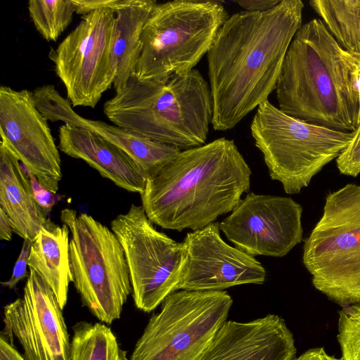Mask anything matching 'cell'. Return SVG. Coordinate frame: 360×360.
Returning <instances> with one entry per match:
<instances>
[{"instance_id":"cell-1","label":"cell","mask_w":360,"mask_h":360,"mask_svg":"<svg viewBox=\"0 0 360 360\" xmlns=\"http://www.w3.org/2000/svg\"><path fill=\"white\" fill-rule=\"evenodd\" d=\"M304 7L301 0H281L268 11L236 13L221 26L207 53L214 130L233 128L268 101Z\"/></svg>"},{"instance_id":"cell-2","label":"cell","mask_w":360,"mask_h":360,"mask_svg":"<svg viewBox=\"0 0 360 360\" xmlns=\"http://www.w3.org/2000/svg\"><path fill=\"white\" fill-rule=\"evenodd\" d=\"M251 169L235 142L219 138L183 150L140 193L148 218L162 229H201L231 212L250 191Z\"/></svg>"},{"instance_id":"cell-3","label":"cell","mask_w":360,"mask_h":360,"mask_svg":"<svg viewBox=\"0 0 360 360\" xmlns=\"http://www.w3.org/2000/svg\"><path fill=\"white\" fill-rule=\"evenodd\" d=\"M359 64L321 19L308 21L285 55L275 89L278 108L311 124L354 131L359 125L354 72Z\"/></svg>"},{"instance_id":"cell-4","label":"cell","mask_w":360,"mask_h":360,"mask_svg":"<svg viewBox=\"0 0 360 360\" xmlns=\"http://www.w3.org/2000/svg\"><path fill=\"white\" fill-rule=\"evenodd\" d=\"M103 112L118 127L186 150L205 144L212 119L210 88L196 69L163 81L132 75L104 103Z\"/></svg>"},{"instance_id":"cell-5","label":"cell","mask_w":360,"mask_h":360,"mask_svg":"<svg viewBox=\"0 0 360 360\" xmlns=\"http://www.w3.org/2000/svg\"><path fill=\"white\" fill-rule=\"evenodd\" d=\"M302 262L314 287L342 307L360 302V186L328 193L304 240Z\"/></svg>"},{"instance_id":"cell-6","label":"cell","mask_w":360,"mask_h":360,"mask_svg":"<svg viewBox=\"0 0 360 360\" xmlns=\"http://www.w3.org/2000/svg\"><path fill=\"white\" fill-rule=\"evenodd\" d=\"M228 18L224 7L215 1L157 4L143 27L134 75L141 80L163 81L194 69Z\"/></svg>"},{"instance_id":"cell-7","label":"cell","mask_w":360,"mask_h":360,"mask_svg":"<svg viewBox=\"0 0 360 360\" xmlns=\"http://www.w3.org/2000/svg\"><path fill=\"white\" fill-rule=\"evenodd\" d=\"M272 180L287 194H298L312 178L347 148L354 131L345 132L290 116L269 101L259 105L250 126Z\"/></svg>"},{"instance_id":"cell-8","label":"cell","mask_w":360,"mask_h":360,"mask_svg":"<svg viewBox=\"0 0 360 360\" xmlns=\"http://www.w3.org/2000/svg\"><path fill=\"white\" fill-rule=\"evenodd\" d=\"M60 220L70 231L73 283L81 301L101 323L111 324L132 292L124 250L112 229L91 215L65 208Z\"/></svg>"},{"instance_id":"cell-9","label":"cell","mask_w":360,"mask_h":360,"mask_svg":"<svg viewBox=\"0 0 360 360\" xmlns=\"http://www.w3.org/2000/svg\"><path fill=\"white\" fill-rule=\"evenodd\" d=\"M225 290H180L148 320L129 360H199L227 321Z\"/></svg>"},{"instance_id":"cell-10","label":"cell","mask_w":360,"mask_h":360,"mask_svg":"<svg viewBox=\"0 0 360 360\" xmlns=\"http://www.w3.org/2000/svg\"><path fill=\"white\" fill-rule=\"evenodd\" d=\"M110 226L124 250L134 304L149 313L179 290L186 262L184 244L158 231L142 205L132 204Z\"/></svg>"},{"instance_id":"cell-11","label":"cell","mask_w":360,"mask_h":360,"mask_svg":"<svg viewBox=\"0 0 360 360\" xmlns=\"http://www.w3.org/2000/svg\"><path fill=\"white\" fill-rule=\"evenodd\" d=\"M115 21L112 9L92 11L82 15L76 27L50 51L56 73L74 107L95 108L113 85Z\"/></svg>"},{"instance_id":"cell-12","label":"cell","mask_w":360,"mask_h":360,"mask_svg":"<svg viewBox=\"0 0 360 360\" xmlns=\"http://www.w3.org/2000/svg\"><path fill=\"white\" fill-rule=\"evenodd\" d=\"M302 212L290 197L251 192L219 226L236 248L248 255L282 257L303 240Z\"/></svg>"},{"instance_id":"cell-13","label":"cell","mask_w":360,"mask_h":360,"mask_svg":"<svg viewBox=\"0 0 360 360\" xmlns=\"http://www.w3.org/2000/svg\"><path fill=\"white\" fill-rule=\"evenodd\" d=\"M4 334L16 338L26 360H70L71 340L63 309L47 283L32 269L19 297L4 307Z\"/></svg>"},{"instance_id":"cell-14","label":"cell","mask_w":360,"mask_h":360,"mask_svg":"<svg viewBox=\"0 0 360 360\" xmlns=\"http://www.w3.org/2000/svg\"><path fill=\"white\" fill-rule=\"evenodd\" d=\"M0 135L20 162L48 191L56 193L62 179L61 160L32 92L0 88Z\"/></svg>"},{"instance_id":"cell-15","label":"cell","mask_w":360,"mask_h":360,"mask_svg":"<svg viewBox=\"0 0 360 360\" xmlns=\"http://www.w3.org/2000/svg\"><path fill=\"white\" fill-rule=\"evenodd\" d=\"M186 262L179 290H223L244 284H263L266 273L253 256L228 245L219 223L187 233Z\"/></svg>"},{"instance_id":"cell-16","label":"cell","mask_w":360,"mask_h":360,"mask_svg":"<svg viewBox=\"0 0 360 360\" xmlns=\"http://www.w3.org/2000/svg\"><path fill=\"white\" fill-rule=\"evenodd\" d=\"M38 110L47 120L86 128L117 146L130 156L147 179L155 176L181 150L155 141L133 131L101 120L86 119L77 114L69 100L52 84L37 87L32 92Z\"/></svg>"},{"instance_id":"cell-17","label":"cell","mask_w":360,"mask_h":360,"mask_svg":"<svg viewBox=\"0 0 360 360\" xmlns=\"http://www.w3.org/2000/svg\"><path fill=\"white\" fill-rule=\"evenodd\" d=\"M293 335L276 314L249 321H226L199 360H294Z\"/></svg>"},{"instance_id":"cell-18","label":"cell","mask_w":360,"mask_h":360,"mask_svg":"<svg viewBox=\"0 0 360 360\" xmlns=\"http://www.w3.org/2000/svg\"><path fill=\"white\" fill-rule=\"evenodd\" d=\"M59 149L67 155L81 159L116 186L141 193L147 179L122 149L88 129L64 124L59 129Z\"/></svg>"},{"instance_id":"cell-19","label":"cell","mask_w":360,"mask_h":360,"mask_svg":"<svg viewBox=\"0 0 360 360\" xmlns=\"http://www.w3.org/2000/svg\"><path fill=\"white\" fill-rule=\"evenodd\" d=\"M0 208L9 217L13 232L23 239L34 240L51 220L36 200L30 179L8 146L0 143Z\"/></svg>"},{"instance_id":"cell-20","label":"cell","mask_w":360,"mask_h":360,"mask_svg":"<svg viewBox=\"0 0 360 360\" xmlns=\"http://www.w3.org/2000/svg\"><path fill=\"white\" fill-rule=\"evenodd\" d=\"M69 228L51 221L39 231L32 242L29 269L39 274L54 292L63 309L69 286L74 282L70 258Z\"/></svg>"},{"instance_id":"cell-21","label":"cell","mask_w":360,"mask_h":360,"mask_svg":"<svg viewBox=\"0 0 360 360\" xmlns=\"http://www.w3.org/2000/svg\"><path fill=\"white\" fill-rule=\"evenodd\" d=\"M157 2L153 0H120L114 10L115 43L113 53L116 91L134 75L141 51V33L145 22Z\"/></svg>"},{"instance_id":"cell-22","label":"cell","mask_w":360,"mask_h":360,"mask_svg":"<svg viewBox=\"0 0 360 360\" xmlns=\"http://www.w3.org/2000/svg\"><path fill=\"white\" fill-rule=\"evenodd\" d=\"M309 4L340 46L360 59V0H311Z\"/></svg>"},{"instance_id":"cell-23","label":"cell","mask_w":360,"mask_h":360,"mask_svg":"<svg viewBox=\"0 0 360 360\" xmlns=\"http://www.w3.org/2000/svg\"><path fill=\"white\" fill-rule=\"evenodd\" d=\"M72 328L70 360H129L105 323L81 321Z\"/></svg>"},{"instance_id":"cell-24","label":"cell","mask_w":360,"mask_h":360,"mask_svg":"<svg viewBox=\"0 0 360 360\" xmlns=\"http://www.w3.org/2000/svg\"><path fill=\"white\" fill-rule=\"evenodd\" d=\"M28 11L41 35L56 41L72 22L75 8L72 0H30Z\"/></svg>"},{"instance_id":"cell-25","label":"cell","mask_w":360,"mask_h":360,"mask_svg":"<svg viewBox=\"0 0 360 360\" xmlns=\"http://www.w3.org/2000/svg\"><path fill=\"white\" fill-rule=\"evenodd\" d=\"M341 360H360V302L342 307L338 311Z\"/></svg>"},{"instance_id":"cell-26","label":"cell","mask_w":360,"mask_h":360,"mask_svg":"<svg viewBox=\"0 0 360 360\" xmlns=\"http://www.w3.org/2000/svg\"><path fill=\"white\" fill-rule=\"evenodd\" d=\"M336 166L345 176L356 177L360 174V124L350 143L336 158Z\"/></svg>"},{"instance_id":"cell-27","label":"cell","mask_w":360,"mask_h":360,"mask_svg":"<svg viewBox=\"0 0 360 360\" xmlns=\"http://www.w3.org/2000/svg\"><path fill=\"white\" fill-rule=\"evenodd\" d=\"M32 242V240L27 238L23 239L21 251L14 265L12 275L8 281L1 282L3 286L13 289L21 280L29 277L30 272H27V266H28Z\"/></svg>"},{"instance_id":"cell-28","label":"cell","mask_w":360,"mask_h":360,"mask_svg":"<svg viewBox=\"0 0 360 360\" xmlns=\"http://www.w3.org/2000/svg\"><path fill=\"white\" fill-rule=\"evenodd\" d=\"M21 163V162H20ZM21 165L26 172L30 181L32 190L37 202L46 211L50 212L58 201L63 198L62 195L53 193L44 188L38 181L35 176L29 171L24 165Z\"/></svg>"},{"instance_id":"cell-29","label":"cell","mask_w":360,"mask_h":360,"mask_svg":"<svg viewBox=\"0 0 360 360\" xmlns=\"http://www.w3.org/2000/svg\"><path fill=\"white\" fill-rule=\"evenodd\" d=\"M72 1L75 12L84 15L98 8H107L114 11L120 0H72Z\"/></svg>"},{"instance_id":"cell-30","label":"cell","mask_w":360,"mask_h":360,"mask_svg":"<svg viewBox=\"0 0 360 360\" xmlns=\"http://www.w3.org/2000/svg\"><path fill=\"white\" fill-rule=\"evenodd\" d=\"M4 333L0 336V360H26Z\"/></svg>"},{"instance_id":"cell-31","label":"cell","mask_w":360,"mask_h":360,"mask_svg":"<svg viewBox=\"0 0 360 360\" xmlns=\"http://www.w3.org/2000/svg\"><path fill=\"white\" fill-rule=\"evenodd\" d=\"M238 5L249 12H262L275 7L279 0H249L236 1Z\"/></svg>"},{"instance_id":"cell-32","label":"cell","mask_w":360,"mask_h":360,"mask_svg":"<svg viewBox=\"0 0 360 360\" xmlns=\"http://www.w3.org/2000/svg\"><path fill=\"white\" fill-rule=\"evenodd\" d=\"M294 360H341L329 355L323 347H316L307 350Z\"/></svg>"},{"instance_id":"cell-33","label":"cell","mask_w":360,"mask_h":360,"mask_svg":"<svg viewBox=\"0 0 360 360\" xmlns=\"http://www.w3.org/2000/svg\"><path fill=\"white\" fill-rule=\"evenodd\" d=\"M13 232L11 221L6 212L0 208V239L10 241Z\"/></svg>"},{"instance_id":"cell-34","label":"cell","mask_w":360,"mask_h":360,"mask_svg":"<svg viewBox=\"0 0 360 360\" xmlns=\"http://www.w3.org/2000/svg\"><path fill=\"white\" fill-rule=\"evenodd\" d=\"M355 84L359 98V124H360V64L354 72Z\"/></svg>"}]
</instances>
